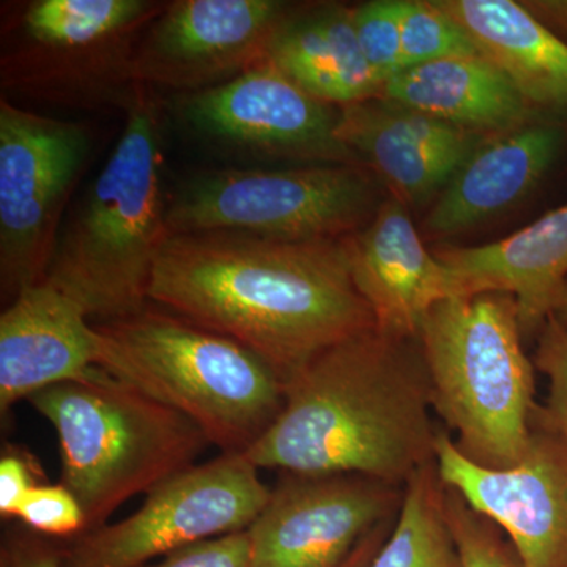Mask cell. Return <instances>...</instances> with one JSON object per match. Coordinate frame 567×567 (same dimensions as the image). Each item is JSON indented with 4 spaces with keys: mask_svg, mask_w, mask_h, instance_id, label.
<instances>
[{
    "mask_svg": "<svg viewBox=\"0 0 567 567\" xmlns=\"http://www.w3.org/2000/svg\"><path fill=\"white\" fill-rule=\"evenodd\" d=\"M375 186L352 164L229 169L183 183L169 199L171 235L241 233L281 241L339 240L371 215Z\"/></svg>",
    "mask_w": 567,
    "mask_h": 567,
    "instance_id": "7",
    "label": "cell"
},
{
    "mask_svg": "<svg viewBox=\"0 0 567 567\" xmlns=\"http://www.w3.org/2000/svg\"><path fill=\"white\" fill-rule=\"evenodd\" d=\"M28 402L58 434L61 484L80 502L87 532L194 465L210 445L189 417L100 368Z\"/></svg>",
    "mask_w": 567,
    "mask_h": 567,
    "instance_id": "6",
    "label": "cell"
},
{
    "mask_svg": "<svg viewBox=\"0 0 567 567\" xmlns=\"http://www.w3.org/2000/svg\"><path fill=\"white\" fill-rule=\"evenodd\" d=\"M17 520L44 537L76 539L87 532L84 511L63 484H39L25 496Z\"/></svg>",
    "mask_w": 567,
    "mask_h": 567,
    "instance_id": "28",
    "label": "cell"
},
{
    "mask_svg": "<svg viewBox=\"0 0 567 567\" xmlns=\"http://www.w3.org/2000/svg\"><path fill=\"white\" fill-rule=\"evenodd\" d=\"M352 21L365 62L385 84L404 70L402 0H375L354 7Z\"/></svg>",
    "mask_w": 567,
    "mask_h": 567,
    "instance_id": "25",
    "label": "cell"
},
{
    "mask_svg": "<svg viewBox=\"0 0 567 567\" xmlns=\"http://www.w3.org/2000/svg\"><path fill=\"white\" fill-rule=\"evenodd\" d=\"M404 488L360 475H287L246 529L249 567H338L399 511Z\"/></svg>",
    "mask_w": 567,
    "mask_h": 567,
    "instance_id": "13",
    "label": "cell"
},
{
    "mask_svg": "<svg viewBox=\"0 0 567 567\" xmlns=\"http://www.w3.org/2000/svg\"><path fill=\"white\" fill-rule=\"evenodd\" d=\"M271 488L245 454H219L153 488L140 509L61 546L62 567H137L181 548L246 532Z\"/></svg>",
    "mask_w": 567,
    "mask_h": 567,
    "instance_id": "9",
    "label": "cell"
},
{
    "mask_svg": "<svg viewBox=\"0 0 567 567\" xmlns=\"http://www.w3.org/2000/svg\"><path fill=\"white\" fill-rule=\"evenodd\" d=\"M175 107L194 133L237 151L358 164L336 136L339 111L309 95L268 58L218 87L182 93Z\"/></svg>",
    "mask_w": 567,
    "mask_h": 567,
    "instance_id": "11",
    "label": "cell"
},
{
    "mask_svg": "<svg viewBox=\"0 0 567 567\" xmlns=\"http://www.w3.org/2000/svg\"><path fill=\"white\" fill-rule=\"evenodd\" d=\"M522 336L516 300L498 292L442 301L417 334L432 410L484 468L518 464L532 440L536 368Z\"/></svg>",
    "mask_w": 567,
    "mask_h": 567,
    "instance_id": "5",
    "label": "cell"
},
{
    "mask_svg": "<svg viewBox=\"0 0 567 567\" xmlns=\"http://www.w3.org/2000/svg\"><path fill=\"white\" fill-rule=\"evenodd\" d=\"M0 567H62L61 546L29 528H10L0 544Z\"/></svg>",
    "mask_w": 567,
    "mask_h": 567,
    "instance_id": "31",
    "label": "cell"
},
{
    "mask_svg": "<svg viewBox=\"0 0 567 567\" xmlns=\"http://www.w3.org/2000/svg\"><path fill=\"white\" fill-rule=\"evenodd\" d=\"M431 410L421 350L372 330L290 377L281 412L245 456L259 470L360 475L404 488L435 462Z\"/></svg>",
    "mask_w": 567,
    "mask_h": 567,
    "instance_id": "2",
    "label": "cell"
},
{
    "mask_svg": "<svg viewBox=\"0 0 567 567\" xmlns=\"http://www.w3.org/2000/svg\"><path fill=\"white\" fill-rule=\"evenodd\" d=\"M289 14L286 3L276 0L167 3L134 51V84L182 93L226 84L267 59Z\"/></svg>",
    "mask_w": 567,
    "mask_h": 567,
    "instance_id": "12",
    "label": "cell"
},
{
    "mask_svg": "<svg viewBox=\"0 0 567 567\" xmlns=\"http://www.w3.org/2000/svg\"><path fill=\"white\" fill-rule=\"evenodd\" d=\"M480 54L468 33L439 2L402 0L404 70L453 55Z\"/></svg>",
    "mask_w": 567,
    "mask_h": 567,
    "instance_id": "24",
    "label": "cell"
},
{
    "mask_svg": "<svg viewBox=\"0 0 567 567\" xmlns=\"http://www.w3.org/2000/svg\"><path fill=\"white\" fill-rule=\"evenodd\" d=\"M166 6L152 0L29 3L2 58L3 85L70 106L123 107L134 87V51Z\"/></svg>",
    "mask_w": 567,
    "mask_h": 567,
    "instance_id": "8",
    "label": "cell"
},
{
    "mask_svg": "<svg viewBox=\"0 0 567 567\" xmlns=\"http://www.w3.org/2000/svg\"><path fill=\"white\" fill-rule=\"evenodd\" d=\"M148 300L240 342L284 383L330 347L375 330L342 238L171 235L153 268Z\"/></svg>",
    "mask_w": 567,
    "mask_h": 567,
    "instance_id": "1",
    "label": "cell"
},
{
    "mask_svg": "<svg viewBox=\"0 0 567 567\" xmlns=\"http://www.w3.org/2000/svg\"><path fill=\"white\" fill-rule=\"evenodd\" d=\"M533 364L547 377L548 394L533 425L567 442V322L551 315L540 328Z\"/></svg>",
    "mask_w": 567,
    "mask_h": 567,
    "instance_id": "27",
    "label": "cell"
},
{
    "mask_svg": "<svg viewBox=\"0 0 567 567\" xmlns=\"http://www.w3.org/2000/svg\"><path fill=\"white\" fill-rule=\"evenodd\" d=\"M388 525H390V520L383 522L379 527L368 533L364 539L354 548L352 555L338 567H368L379 548L385 543L388 535H390L391 529L388 528Z\"/></svg>",
    "mask_w": 567,
    "mask_h": 567,
    "instance_id": "32",
    "label": "cell"
},
{
    "mask_svg": "<svg viewBox=\"0 0 567 567\" xmlns=\"http://www.w3.org/2000/svg\"><path fill=\"white\" fill-rule=\"evenodd\" d=\"M137 567H249L248 533L204 540Z\"/></svg>",
    "mask_w": 567,
    "mask_h": 567,
    "instance_id": "29",
    "label": "cell"
},
{
    "mask_svg": "<svg viewBox=\"0 0 567 567\" xmlns=\"http://www.w3.org/2000/svg\"><path fill=\"white\" fill-rule=\"evenodd\" d=\"M445 498L435 462L410 477L398 522L368 567H461Z\"/></svg>",
    "mask_w": 567,
    "mask_h": 567,
    "instance_id": "23",
    "label": "cell"
},
{
    "mask_svg": "<svg viewBox=\"0 0 567 567\" xmlns=\"http://www.w3.org/2000/svg\"><path fill=\"white\" fill-rule=\"evenodd\" d=\"M477 52L506 74L528 106L567 122V43L525 3L439 0Z\"/></svg>",
    "mask_w": 567,
    "mask_h": 567,
    "instance_id": "20",
    "label": "cell"
},
{
    "mask_svg": "<svg viewBox=\"0 0 567 567\" xmlns=\"http://www.w3.org/2000/svg\"><path fill=\"white\" fill-rule=\"evenodd\" d=\"M456 297L498 292L516 300L524 334L540 331L567 284V204L494 244L442 248Z\"/></svg>",
    "mask_w": 567,
    "mask_h": 567,
    "instance_id": "19",
    "label": "cell"
},
{
    "mask_svg": "<svg viewBox=\"0 0 567 567\" xmlns=\"http://www.w3.org/2000/svg\"><path fill=\"white\" fill-rule=\"evenodd\" d=\"M566 151L567 122L548 117L480 141L440 194L429 230L451 237L487 221L546 181Z\"/></svg>",
    "mask_w": 567,
    "mask_h": 567,
    "instance_id": "18",
    "label": "cell"
},
{
    "mask_svg": "<svg viewBox=\"0 0 567 567\" xmlns=\"http://www.w3.org/2000/svg\"><path fill=\"white\" fill-rule=\"evenodd\" d=\"M99 336L84 309L48 281L22 290L0 316V413L91 374Z\"/></svg>",
    "mask_w": 567,
    "mask_h": 567,
    "instance_id": "17",
    "label": "cell"
},
{
    "mask_svg": "<svg viewBox=\"0 0 567 567\" xmlns=\"http://www.w3.org/2000/svg\"><path fill=\"white\" fill-rule=\"evenodd\" d=\"M267 58L309 95L330 106L368 102L382 92L383 81L365 62L352 9L347 7L290 13Z\"/></svg>",
    "mask_w": 567,
    "mask_h": 567,
    "instance_id": "22",
    "label": "cell"
},
{
    "mask_svg": "<svg viewBox=\"0 0 567 567\" xmlns=\"http://www.w3.org/2000/svg\"><path fill=\"white\" fill-rule=\"evenodd\" d=\"M336 136L404 205L442 194L480 144L476 133L379 96L341 107Z\"/></svg>",
    "mask_w": 567,
    "mask_h": 567,
    "instance_id": "16",
    "label": "cell"
},
{
    "mask_svg": "<svg viewBox=\"0 0 567 567\" xmlns=\"http://www.w3.org/2000/svg\"><path fill=\"white\" fill-rule=\"evenodd\" d=\"M125 128L58 245L44 281L99 323L148 305L153 268L171 237L158 103L134 84Z\"/></svg>",
    "mask_w": 567,
    "mask_h": 567,
    "instance_id": "3",
    "label": "cell"
},
{
    "mask_svg": "<svg viewBox=\"0 0 567 567\" xmlns=\"http://www.w3.org/2000/svg\"><path fill=\"white\" fill-rule=\"evenodd\" d=\"M435 465L446 487L509 537L520 567H567V442L533 425L518 464H473L439 432Z\"/></svg>",
    "mask_w": 567,
    "mask_h": 567,
    "instance_id": "14",
    "label": "cell"
},
{
    "mask_svg": "<svg viewBox=\"0 0 567 567\" xmlns=\"http://www.w3.org/2000/svg\"><path fill=\"white\" fill-rule=\"evenodd\" d=\"M93 324L96 368L189 417L223 454H245L281 412V375L227 336L148 305Z\"/></svg>",
    "mask_w": 567,
    "mask_h": 567,
    "instance_id": "4",
    "label": "cell"
},
{
    "mask_svg": "<svg viewBox=\"0 0 567 567\" xmlns=\"http://www.w3.org/2000/svg\"><path fill=\"white\" fill-rule=\"evenodd\" d=\"M554 316L567 322V284L565 292H563L561 298H559V303L557 309H555Z\"/></svg>",
    "mask_w": 567,
    "mask_h": 567,
    "instance_id": "34",
    "label": "cell"
},
{
    "mask_svg": "<svg viewBox=\"0 0 567 567\" xmlns=\"http://www.w3.org/2000/svg\"><path fill=\"white\" fill-rule=\"evenodd\" d=\"M445 505L461 567H520L499 528L466 505L454 488L446 487Z\"/></svg>",
    "mask_w": 567,
    "mask_h": 567,
    "instance_id": "26",
    "label": "cell"
},
{
    "mask_svg": "<svg viewBox=\"0 0 567 567\" xmlns=\"http://www.w3.org/2000/svg\"><path fill=\"white\" fill-rule=\"evenodd\" d=\"M342 240L354 286L379 333L416 341L425 316L456 297L450 271L425 248L405 205L394 197L377 208L363 230Z\"/></svg>",
    "mask_w": 567,
    "mask_h": 567,
    "instance_id": "15",
    "label": "cell"
},
{
    "mask_svg": "<svg viewBox=\"0 0 567 567\" xmlns=\"http://www.w3.org/2000/svg\"><path fill=\"white\" fill-rule=\"evenodd\" d=\"M379 99L468 132L503 133L543 117L502 70L481 54L453 55L399 71Z\"/></svg>",
    "mask_w": 567,
    "mask_h": 567,
    "instance_id": "21",
    "label": "cell"
},
{
    "mask_svg": "<svg viewBox=\"0 0 567 567\" xmlns=\"http://www.w3.org/2000/svg\"><path fill=\"white\" fill-rule=\"evenodd\" d=\"M525 6L567 43V0H544Z\"/></svg>",
    "mask_w": 567,
    "mask_h": 567,
    "instance_id": "33",
    "label": "cell"
},
{
    "mask_svg": "<svg viewBox=\"0 0 567 567\" xmlns=\"http://www.w3.org/2000/svg\"><path fill=\"white\" fill-rule=\"evenodd\" d=\"M91 147L82 123L0 102V286L9 303L47 278L62 213Z\"/></svg>",
    "mask_w": 567,
    "mask_h": 567,
    "instance_id": "10",
    "label": "cell"
},
{
    "mask_svg": "<svg viewBox=\"0 0 567 567\" xmlns=\"http://www.w3.org/2000/svg\"><path fill=\"white\" fill-rule=\"evenodd\" d=\"M39 470L20 447H6L0 457V516L17 518L25 496L37 484Z\"/></svg>",
    "mask_w": 567,
    "mask_h": 567,
    "instance_id": "30",
    "label": "cell"
}]
</instances>
